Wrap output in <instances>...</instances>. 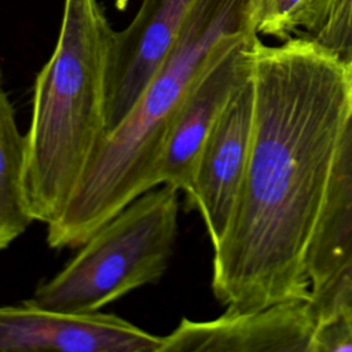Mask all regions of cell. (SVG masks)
Listing matches in <instances>:
<instances>
[{"instance_id":"1","label":"cell","mask_w":352,"mask_h":352,"mask_svg":"<svg viewBox=\"0 0 352 352\" xmlns=\"http://www.w3.org/2000/svg\"><path fill=\"white\" fill-rule=\"evenodd\" d=\"M252 84L248 166L212 261L213 294L236 311L311 300L308 254L352 107L348 67L305 37L260 40Z\"/></svg>"},{"instance_id":"2","label":"cell","mask_w":352,"mask_h":352,"mask_svg":"<svg viewBox=\"0 0 352 352\" xmlns=\"http://www.w3.org/2000/svg\"><path fill=\"white\" fill-rule=\"evenodd\" d=\"M263 0H192L166 58L124 120L100 142L63 213L47 224L52 249L78 248L99 226L155 187L175 118L205 69L258 34Z\"/></svg>"},{"instance_id":"3","label":"cell","mask_w":352,"mask_h":352,"mask_svg":"<svg viewBox=\"0 0 352 352\" xmlns=\"http://www.w3.org/2000/svg\"><path fill=\"white\" fill-rule=\"evenodd\" d=\"M116 30L98 0H65L52 55L36 76L23 186L34 221L66 209L106 136V88Z\"/></svg>"},{"instance_id":"4","label":"cell","mask_w":352,"mask_h":352,"mask_svg":"<svg viewBox=\"0 0 352 352\" xmlns=\"http://www.w3.org/2000/svg\"><path fill=\"white\" fill-rule=\"evenodd\" d=\"M179 194L160 184L132 199L99 226L29 300L47 309L96 312L136 289L157 283L173 254Z\"/></svg>"},{"instance_id":"5","label":"cell","mask_w":352,"mask_h":352,"mask_svg":"<svg viewBox=\"0 0 352 352\" xmlns=\"http://www.w3.org/2000/svg\"><path fill=\"white\" fill-rule=\"evenodd\" d=\"M162 337L114 314L0 305V352H160Z\"/></svg>"},{"instance_id":"6","label":"cell","mask_w":352,"mask_h":352,"mask_svg":"<svg viewBox=\"0 0 352 352\" xmlns=\"http://www.w3.org/2000/svg\"><path fill=\"white\" fill-rule=\"evenodd\" d=\"M254 118L250 77L232 94L208 138L192 173L187 202L201 214L213 248L224 238L248 166Z\"/></svg>"},{"instance_id":"7","label":"cell","mask_w":352,"mask_h":352,"mask_svg":"<svg viewBox=\"0 0 352 352\" xmlns=\"http://www.w3.org/2000/svg\"><path fill=\"white\" fill-rule=\"evenodd\" d=\"M318 324L311 300H286L268 307L226 311L209 320L183 318L160 352H309Z\"/></svg>"},{"instance_id":"8","label":"cell","mask_w":352,"mask_h":352,"mask_svg":"<svg viewBox=\"0 0 352 352\" xmlns=\"http://www.w3.org/2000/svg\"><path fill=\"white\" fill-rule=\"evenodd\" d=\"M258 34L216 58L195 81L169 131L155 168V184L187 194L199 150L232 94L252 74Z\"/></svg>"},{"instance_id":"9","label":"cell","mask_w":352,"mask_h":352,"mask_svg":"<svg viewBox=\"0 0 352 352\" xmlns=\"http://www.w3.org/2000/svg\"><path fill=\"white\" fill-rule=\"evenodd\" d=\"M192 0H142L131 23L116 32L106 88V135L135 104L158 70Z\"/></svg>"},{"instance_id":"10","label":"cell","mask_w":352,"mask_h":352,"mask_svg":"<svg viewBox=\"0 0 352 352\" xmlns=\"http://www.w3.org/2000/svg\"><path fill=\"white\" fill-rule=\"evenodd\" d=\"M352 252V107L344 121L324 209L308 254L311 294L322 289Z\"/></svg>"},{"instance_id":"11","label":"cell","mask_w":352,"mask_h":352,"mask_svg":"<svg viewBox=\"0 0 352 352\" xmlns=\"http://www.w3.org/2000/svg\"><path fill=\"white\" fill-rule=\"evenodd\" d=\"M25 165L26 138L18 128L0 74V252L34 221L25 194Z\"/></svg>"},{"instance_id":"12","label":"cell","mask_w":352,"mask_h":352,"mask_svg":"<svg viewBox=\"0 0 352 352\" xmlns=\"http://www.w3.org/2000/svg\"><path fill=\"white\" fill-rule=\"evenodd\" d=\"M297 37L318 43L346 67L352 66V0H316L305 30Z\"/></svg>"},{"instance_id":"13","label":"cell","mask_w":352,"mask_h":352,"mask_svg":"<svg viewBox=\"0 0 352 352\" xmlns=\"http://www.w3.org/2000/svg\"><path fill=\"white\" fill-rule=\"evenodd\" d=\"M316 0H263L258 34L272 36L280 41L300 36L312 15Z\"/></svg>"},{"instance_id":"14","label":"cell","mask_w":352,"mask_h":352,"mask_svg":"<svg viewBox=\"0 0 352 352\" xmlns=\"http://www.w3.org/2000/svg\"><path fill=\"white\" fill-rule=\"evenodd\" d=\"M318 322L334 315L352 314V252L340 271L319 290L311 294Z\"/></svg>"},{"instance_id":"15","label":"cell","mask_w":352,"mask_h":352,"mask_svg":"<svg viewBox=\"0 0 352 352\" xmlns=\"http://www.w3.org/2000/svg\"><path fill=\"white\" fill-rule=\"evenodd\" d=\"M352 352V314L334 315L318 322L309 352Z\"/></svg>"},{"instance_id":"16","label":"cell","mask_w":352,"mask_h":352,"mask_svg":"<svg viewBox=\"0 0 352 352\" xmlns=\"http://www.w3.org/2000/svg\"><path fill=\"white\" fill-rule=\"evenodd\" d=\"M348 72H349V81H351V89H352V67L348 69Z\"/></svg>"},{"instance_id":"17","label":"cell","mask_w":352,"mask_h":352,"mask_svg":"<svg viewBox=\"0 0 352 352\" xmlns=\"http://www.w3.org/2000/svg\"><path fill=\"white\" fill-rule=\"evenodd\" d=\"M351 67H352V66H349V67H348V69H351Z\"/></svg>"}]
</instances>
